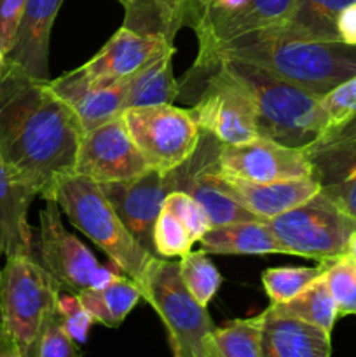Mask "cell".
<instances>
[{
  "label": "cell",
  "instance_id": "1",
  "mask_svg": "<svg viewBox=\"0 0 356 357\" xmlns=\"http://www.w3.org/2000/svg\"><path fill=\"white\" fill-rule=\"evenodd\" d=\"M82 124L49 82L28 77L6 61L0 79V159L37 197L75 174Z\"/></svg>",
  "mask_w": 356,
  "mask_h": 357
},
{
  "label": "cell",
  "instance_id": "2",
  "mask_svg": "<svg viewBox=\"0 0 356 357\" xmlns=\"http://www.w3.org/2000/svg\"><path fill=\"white\" fill-rule=\"evenodd\" d=\"M234 58L267 70L272 75L323 98L356 75V45L297 38L276 26L253 31L220 45L194 77H205L213 61Z\"/></svg>",
  "mask_w": 356,
  "mask_h": 357
},
{
  "label": "cell",
  "instance_id": "3",
  "mask_svg": "<svg viewBox=\"0 0 356 357\" xmlns=\"http://www.w3.org/2000/svg\"><path fill=\"white\" fill-rule=\"evenodd\" d=\"M213 68L223 70L248 91L257 108L258 136L292 149H306L325 132L321 98L309 91L234 58L215 59L208 72Z\"/></svg>",
  "mask_w": 356,
  "mask_h": 357
},
{
  "label": "cell",
  "instance_id": "4",
  "mask_svg": "<svg viewBox=\"0 0 356 357\" xmlns=\"http://www.w3.org/2000/svg\"><path fill=\"white\" fill-rule=\"evenodd\" d=\"M49 199L58 202L70 223L96 244L126 278L135 281L138 288L143 284L157 257L150 255L129 234L100 185L72 174L56 185Z\"/></svg>",
  "mask_w": 356,
  "mask_h": 357
},
{
  "label": "cell",
  "instance_id": "5",
  "mask_svg": "<svg viewBox=\"0 0 356 357\" xmlns=\"http://www.w3.org/2000/svg\"><path fill=\"white\" fill-rule=\"evenodd\" d=\"M61 289L34 257H9L0 271V328L20 357H38V342Z\"/></svg>",
  "mask_w": 356,
  "mask_h": 357
},
{
  "label": "cell",
  "instance_id": "6",
  "mask_svg": "<svg viewBox=\"0 0 356 357\" xmlns=\"http://www.w3.org/2000/svg\"><path fill=\"white\" fill-rule=\"evenodd\" d=\"M142 298L159 314L175 357H209L215 331L208 307L194 300L181 281L178 261L156 258L140 286Z\"/></svg>",
  "mask_w": 356,
  "mask_h": 357
},
{
  "label": "cell",
  "instance_id": "7",
  "mask_svg": "<svg viewBox=\"0 0 356 357\" xmlns=\"http://www.w3.org/2000/svg\"><path fill=\"white\" fill-rule=\"evenodd\" d=\"M285 255L328 261L346 255L356 218L339 208L323 190L290 211L269 220Z\"/></svg>",
  "mask_w": 356,
  "mask_h": 357
},
{
  "label": "cell",
  "instance_id": "8",
  "mask_svg": "<svg viewBox=\"0 0 356 357\" xmlns=\"http://www.w3.org/2000/svg\"><path fill=\"white\" fill-rule=\"evenodd\" d=\"M37 246L35 260L51 275L61 291L79 293L86 289H100L115 275L119 268L103 267L89 251V248L65 229L58 202L47 199L45 208L38 213V234L34 241Z\"/></svg>",
  "mask_w": 356,
  "mask_h": 357
},
{
  "label": "cell",
  "instance_id": "9",
  "mask_svg": "<svg viewBox=\"0 0 356 357\" xmlns=\"http://www.w3.org/2000/svg\"><path fill=\"white\" fill-rule=\"evenodd\" d=\"M122 119L150 169L161 173L184 166L201 143V129L191 110L173 105L126 108Z\"/></svg>",
  "mask_w": 356,
  "mask_h": 357
},
{
  "label": "cell",
  "instance_id": "10",
  "mask_svg": "<svg viewBox=\"0 0 356 357\" xmlns=\"http://www.w3.org/2000/svg\"><path fill=\"white\" fill-rule=\"evenodd\" d=\"M293 0H202L192 9L199 54L192 68L205 65L220 45L283 23Z\"/></svg>",
  "mask_w": 356,
  "mask_h": 357
},
{
  "label": "cell",
  "instance_id": "11",
  "mask_svg": "<svg viewBox=\"0 0 356 357\" xmlns=\"http://www.w3.org/2000/svg\"><path fill=\"white\" fill-rule=\"evenodd\" d=\"M191 114L201 131L223 145H241L258 136L253 100L236 79L220 68L208 72Z\"/></svg>",
  "mask_w": 356,
  "mask_h": 357
},
{
  "label": "cell",
  "instance_id": "12",
  "mask_svg": "<svg viewBox=\"0 0 356 357\" xmlns=\"http://www.w3.org/2000/svg\"><path fill=\"white\" fill-rule=\"evenodd\" d=\"M216 166L225 178L250 183L316 176L313 162L302 149L285 146L264 136L241 145L220 143Z\"/></svg>",
  "mask_w": 356,
  "mask_h": 357
},
{
  "label": "cell",
  "instance_id": "13",
  "mask_svg": "<svg viewBox=\"0 0 356 357\" xmlns=\"http://www.w3.org/2000/svg\"><path fill=\"white\" fill-rule=\"evenodd\" d=\"M147 169L149 164L133 143L122 114L82 136L75 162L79 176L101 185L133 180Z\"/></svg>",
  "mask_w": 356,
  "mask_h": 357
},
{
  "label": "cell",
  "instance_id": "14",
  "mask_svg": "<svg viewBox=\"0 0 356 357\" xmlns=\"http://www.w3.org/2000/svg\"><path fill=\"white\" fill-rule=\"evenodd\" d=\"M170 51H175V45L166 35L136 31L122 24L79 70L91 82L110 86L131 79L136 72Z\"/></svg>",
  "mask_w": 356,
  "mask_h": 357
},
{
  "label": "cell",
  "instance_id": "15",
  "mask_svg": "<svg viewBox=\"0 0 356 357\" xmlns=\"http://www.w3.org/2000/svg\"><path fill=\"white\" fill-rule=\"evenodd\" d=\"M100 187L129 234L150 255L157 257L154 250V225L163 211L164 199L173 192L168 173L149 167L133 180L101 183Z\"/></svg>",
  "mask_w": 356,
  "mask_h": 357
},
{
  "label": "cell",
  "instance_id": "16",
  "mask_svg": "<svg viewBox=\"0 0 356 357\" xmlns=\"http://www.w3.org/2000/svg\"><path fill=\"white\" fill-rule=\"evenodd\" d=\"M63 0H27L6 61L38 82H49V42Z\"/></svg>",
  "mask_w": 356,
  "mask_h": 357
},
{
  "label": "cell",
  "instance_id": "17",
  "mask_svg": "<svg viewBox=\"0 0 356 357\" xmlns=\"http://www.w3.org/2000/svg\"><path fill=\"white\" fill-rule=\"evenodd\" d=\"M56 96L72 108L82 124L84 132L105 124L124 112L126 80L110 86H100L82 75L79 68L49 80Z\"/></svg>",
  "mask_w": 356,
  "mask_h": 357
},
{
  "label": "cell",
  "instance_id": "18",
  "mask_svg": "<svg viewBox=\"0 0 356 357\" xmlns=\"http://www.w3.org/2000/svg\"><path fill=\"white\" fill-rule=\"evenodd\" d=\"M262 314L260 357L332 356V333L306 321L286 316L272 305Z\"/></svg>",
  "mask_w": 356,
  "mask_h": 357
},
{
  "label": "cell",
  "instance_id": "19",
  "mask_svg": "<svg viewBox=\"0 0 356 357\" xmlns=\"http://www.w3.org/2000/svg\"><path fill=\"white\" fill-rule=\"evenodd\" d=\"M225 181L234 197L262 222H269L290 211L295 206L309 201L321 190V181L316 176L271 181V183H250L232 178H225Z\"/></svg>",
  "mask_w": 356,
  "mask_h": 357
},
{
  "label": "cell",
  "instance_id": "20",
  "mask_svg": "<svg viewBox=\"0 0 356 357\" xmlns=\"http://www.w3.org/2000/svg\"><path fill=\"white\" fill-rule=\"evenodd\" d=\"M35 197L0 159V253L6 258L34 257V230L28 225V208Z\"/></svg>",
  "mask_w": 356,
  "mask_h": 357
},
{
  "label": "cell",
  "instance_id": "21",
  "mask_svg": "<svg viewBox=\"0 0 356 357\" xmlns=\"http://www.w3.org/2000/svg\"><path fill=\"white\" fill-rule=\"evenodd\" d=\"M199 243L208 255H285L269 223L262 220L212 227Z\"/></svg>",
  "mask_w": 356,
  "mask_h": 357
},
{
  "label": "cell",
  "instance_id": "22",
  "mask_svg": "<svg viewBox=\"0 0 356 357\" xmlns=\"http://www.w3.org/2000/svg\"><path fill=\"white\" fill-rule=\"evenodd\" d=\"M353 2L356 0H293L288 16L276 28L297 38L341 42L337 35L339 14Z\"/></svg>",
  "mask_w": 356,
  "mask_h": 357
},
{
  "label": "cell",
  "instance_id": "23",
  "mask_svg": "<svg viewBox=\"0 0 356 357\" xmlns=\"http://www.w3.org/2000/svg\"><path fill=\"white\" fill-rule=\"evenodd\" d=\"M302 150L313 162L321 187L342 180L356 164V117L337 131L320 136Z\"/></svg>",
  "mask_w": 356,
  "mask_h": 357
},
{
  "label": "cell",
  "instance_id": "24",
  "mask_svg": "<svg viewBox=\"0 0 356 357\" xmlns=\"http://www.w3.org/2000/svg\"><path fill=\"white\" fill-rule=\"evenodd\" d=\"M173 54L175 51L166 52L126 80L124 110L152 105H173L180 94V84L175 79L171 66Z\"/></svg>",
  "mask_w": 356,
  "mask_h": 357
},
{
  "label": "cell",
  "instance_id": "25",
  "mask_svg": "<svg viewBox=\"0 0 356 357\" xmlns=\"http://www.w3.org/2000/svg\"><path fill=\"white\" fill-rule=\"evenodd\" d=\"M77 296L93 316L94 323L119 328L140 302L142 291L135 281L119 274L103 288L86 289Z\"/></svg>",
  "mask_w": 356,
  "mask_h": 357
},
{
  "label": "cell",
  "instance_id": "26",
  "mask_svg": "<svg viewBox=\"0 0 356 357\" xmlns=\"http://www.w3.org/2000/svg\"><path fill=\"white\" fill-rule=\"evenodd\" d=\"M276 310L286 314V316L297 317L300 321L314 324L321 330L332 333L335 326V321L339 317L337 305L334 302L330 289H328L325 278H318L311 282L302 293L293 296L292 300L285 303H271Z\"/></svg>",
  "mask_w": 356,
  "mask_h": 357
},
{
  "label": "cell",
  "instance_id": "27",
  "mask_svg": "<svg viewBox=\"0 0 356 357\" xmlns=\"http://www.w3.org/2000/svg\"><path fill=\"white\" fill-rule=\"evenodd\" d=\"M262 321L264 314H258L215 328L209 357H260Z\"/></svg>",
  "mask_w": 356,
  "mask_h": 357
},
{
  "label": "cell",
  "instance_id": "28",
  "mask_svg": "<svg viewBox=\"0 0 356 357\" xmlns=\"http://www.w3.org/2000/svg\"><path fill=\"white\" fill-rule=\"evenodd\" d=\"M178 268L185 288L194 296L195 302L208 307L222 284V275L209 260L208 253L202 248L198 251L191 250L187 255L180 257Z\"/></svg>",
  "mask_w": 356,
  "mask_h": 357
},
{
  "label": "cell",
  "instance_id": "29",
  "mask_svg": "<svg viewBox=\"0 0 356 357\" xmlns=\"http://www.w3.org/2000/svg\"><path fill=\"white\" fill-rule=\"evenodd\" d=\"M327 268V261H320L316 267H274L262 272V286L271 303H285L302 293L311 282L321 278Z\"/></svg>",
  "mask_w": 356,
  "mask_h": 357
},
{
  "label": "cell",
  "instance_id": "30",
  "mask_svg": "<svg viewBox=\"0 0 356 357\" xmlns=\"http://www.w3.org/2000/svg\"><path fill=\"white\" fill-rule=\"evenodd\" d=\"M323 278L334 296L339 317L356 316V261L348 255L328 260Z\"/></svg>",
  "mask_w": 356,
  "mask_h": 357
},
{
  "label": "cell",
  "instance_id": "31",
  "mask_svg": "<svg viewBox=\"0 0 356 357\" xmlns=\"http://www.w3.org/2000/svg\"><path fill=\"white\" fill-rule=\"evenodd\" d=\"M194 239L184 223L163 208L154 225V250L159 258H180L192 250Z\"/></svg>",
  "mask_w": 356,
  "mask_h": 357
},
{
  "label": "cell",
  "instance_id": "32",
  "mask_svg": "<svg viewBox=\"0 0 356 357\" xmlns=\"http://www.w3.org/2000/svg\"><path fill=\"white\" fill-rule=\"evenodd\" d=\"M327 128L323 135L334 132L356 117V75L321 98ZM321 135V136H323Z\"/></svg>",
  "mask_w": 356,
  "mask_h": 357
},
{
  "label": "cell",
  "instance_id": "33",
  "mask_svg": "<svg viewBox=\"0 0 356 357\" xmlns=\"http://www.w3.org/2000/svg\"><path fill=\"white\" fill-rule=\"evenodd\" d=\"M163 208L168 209L170 213H173V215L184 223V227L188 230V234H191V237L194 239V243L201 239V237L212 229L206 213L202 211V208L198 204V201H195L191 194H187V192H170V194L166 195V199H164Z\"/></svg>",
  "mask_w": 356,
  "mask_h": 357
},
{
  "label": "cell",
  "instance_id": "34",
  "mask_svg": "<svg viewBox=\"0 0 356 357\" xmlns=\"http://www.w3.org/2000/svg\"><path fill=\"white\" fill-rule=\"evenodd\" d=\"M58 314L61 323L70 337L79 345H84L89 337V330L94 319L86 307L82 305L79 296L70 291H59L58 295Z\"/></svg>",
  "mask_w": 356,
  "mask_h": 357
},
{
  "label": "cell",
  "instance_id": "35",
  "mask_svg": "<svg viewBox=\"0 0 356 357\" xmlns=\"http://www.w3.org/2000/svg\"><path fill=\"white\" fill-rule=\"evenodd\" d=\"M38 357H82L79 344L65 330L58 309L45 323L38 342Z\"/></svg>",
  "mask_w": 356,
  "mask_h": 357
},
{
  "label": "cell",
  "instance_id": "36",
  "mask_svg": "<svg viewBox=\"0 0 356 357\" xmlns=\"http://www.w3.org/2000/svg\"><path fill=\"white\" fill-rule=\"evenodd\" d=\"M27 0H0V51L7 54L13 45Z\"/></svg>",
  "mask_w": 356,
  "mask_h": 357
},
{
  "label": "cell",
  "instance_id": "37",
  "mask_svg": "<svg viewBox=\"0 0 356 357\" xmlns=\"http://www.w3.org/2000/svg\"><path fill=\"white\" fill-rule=\"evenodd\" d=\"M150 2L157 7L161 17H163L164 30H166L168 38L173 40L181 24L187 21V17H191V0H150Z\"/></svg>",
  "mask_w": 356,
  "mask_h": 357
},
{
  "label": "cell",
  "instance_id": "38",
  "mask_svg": "<svg viewBox=\"0 0 356 357\" xmlns=\"http://www.w3.org/2000/svg\"><path fill=\"white\" fill-rule=\"evenodd\" d=\"M321 190L335 202L341 209H344L349 216L356 218V176L346 180L334 181L321 187Z\"/></svg>",
  "mask_w": 356,
  "mask_h": 357
},
{
  "label": "cell",
  "instance_id": "39",
  "mask_svg": "<svg viewBox=\"0 0 356 357\" xmlns=\"http://www.w3.org/2000/svg\"><path fill=\"white\" fill-rule=\"evenodd\" d=\"M339 40L348 45H356V2L349 3L337 20Z\"/></svg>",
  "mask_w": 356,
  "mask_h": 357
},
{
  "label": "cell",
  "instance_id": "40",
  "mask_svg": "<svg viewBox=\"0 0 356 357\" xmlns=\"http://www.w3.org/2000/svg\"><path fill=\"white\" fill-rule=\"evenodd\" d=\"M0 357H20L14 345L10 344V340L2 331V328H0Z\"/></svg>",
  "mask_w": 356,
  "mask_h": 357
},
{
  "label": "cell",
  "instance_id": "41",
  "mask_svg": "<svg viewBox=\"0 0 356 357\" xmlns=\"http://www.w3.org/2000/svg\"><path fill=\"white\" fill-rule=\"evenodd\" d=\"M346 255H348L349 258H353V260L356 261V229L353 230V234L349 236L348 248H346Z\"/></svg>",
  "mask_w": 356,
  "mask_h": 357
},
{
  "label": "cell",
  "instance_id": "42",
  "mask_svg": "<svg viewBox=\"0 0 356 357\" xmlns=\"http://www.w3.org/2000/svg\"><path fill=\"white\" fill-rule=\"evenodd\" d=\"M3 65H6V54L0 51V79H2V72H3Z\"/></svg>",
  "mask_w": 356,
  "mask_h": 357
},
{
  "label": "cell",
  "instance_id": "43",
  "mask_svg": "<svg viewBox=\"0 0 356 357\" xmlns=\"http://www.w3.org/2000/svg\"><path fill=\"white\" fill-rule=\"evenodd\" d=\"M351 176H356V164L351 167V169L348 171V174H346V176L342 178V180H346V178H351ZM339 181H341V180H339Z\"/></svg>",
  "mask_w": 356,
  "mask_h": 357
},
{
  "label": "cell",
  "instance_id": "44",
  "mask_svg": "<svg viewBox=\"0 0 356 357\" xmlns=\"http://www.w3.org/2000/svg\"><path fill=\"white\" fill-rule=\"evenodd\" d=\"M201 2H202V0H191V3H192V9H194L195 6H199V3H201ZM191 16H192V14H191Z\"/></svg>",
  "mask_w": 356,
  "mask_h": 357
},
{
  "label": "cell",
  "instance_id": "45",
  "mask_svg": "<svg viewBox=\"0 0 356 357\" xmlns=\"http://www.w3.org/2000/svg\"><path fill=\"white\" fill-rule=\"evenodd\" d=\"M119 2H122V3H128V2H131V0H119Z\"/></svg>",
  "mask_w": 356,
  "mask_h": 357
}]
</instances>
